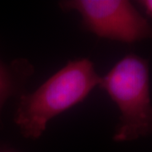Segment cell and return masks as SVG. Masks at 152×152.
Here are the masks:
<instances>
[{"label":"cell","mask_w":152,"mask_h":152,"mask_svg":"<svg viewBox=\"0 0 152 152\" xmlns=\"http://www.w3.org/2000/svg\"><path fill=\"white\" fill-rule=\"evenodd\" d=\"M100 78L92 61L80 58L69 61L34 91L24 93L14 118L22 136L41 138L49 122L85 101Z\"/></svg>","instance_id":"6da1fadb"},{"label":"cell","mask_w":152,"mask_h":152,"mask_svg":"<svg viewBox=\"0 0 152 152\" xmlns=\"http://www.w3.org/2000/svg\"><path fill=\"white\" fill-rule=\"evenodd\" d=\"M98 86L120 112L114 131L115 142L136 140L152 134V102L148 60L134 53L125 55L104 76Z\"/></svg>","instance_id":"7a4b0ae2"},{"label":"cell","mask_w":152,"mask_h":152,"mask_svg":"<svg viewBox=\"0 0 152 152\" xmlns=\"http://www.w3.org/2000/svg\"><path fill=\"white\" fill-rule=\"evenodd\" d=\"M64 12H76L83 29L99 38L133 44L152 39V26L128 0H64Z\"/></svg>","instance_id":"3957f363"},{"label":"cell","mask_w":152,"mask_h":152,"mask_svg":"<svg viewBox=\"0 0 152 152\" xmlns=\"http://www.w3.org/2000/svg\"><path fill=\"white\" fill-rule=\"evenodd\" d=\"M34 72V66L27 58H16L10 64L0 58V126L1 113L6 102L12 97L19 98L26 92V84Z\"/></svg>","instance_id":"277c9868"},{"label":"cell","mask_w":152,"mask_h":152,"mask_svg":"<svg viewBox=\"0 0 152 152\" xmlns=\"http://www.w3.org/2000/svg\"><path fill=\"white\" fill-rule=\"evenodd\" d=\"M138 4L145 11L147 15L152 18V0H141L139 1Z\"/></svg>","instance_id":"5b68a950"},{"label":"cell","mask_w":152,"mask_h":152,"mask_svg":"<svg viewBox=\"0 0 152 152\" xmlns=\"http://www.w3.org/2000/svg\"><path fill=\"white\" fill-rule=\"evenodd\" d=\"M0 152H17L15 151H13V150H11V149H9V148H5V147H4V148H0Z\"/></svg>","instance_id":"8992f818"}]
</instances>
